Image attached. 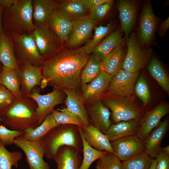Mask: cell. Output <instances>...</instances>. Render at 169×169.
<instances>
[{
    "label": "cell",
    "mask_w": 169,
    "mask_h": 169,
    "mask_svg": "<svg viewBox=\"0 0 169 169\" xmlns=\"http://www.w3.org/2000/svg\"><path fill=\"white\" fill-rule=\"evenodd\" d=\"M140 120H131L111 124L105 135L110 142L125 136L137 135Z\"/></svg>",
    "instance_id": "603a6c76"
},
{
    "label": "cell",
    "mask_w": 169,
    "mask_h": 169,
    "mask_svg": "<svg viewBox=\"0 0 169 169\" xmlns=\"http://www.w3.org/2000/svg\"><path fill=\"white\" fill-rule=\"evenodd\" d=\"M97 21L88 16L73 22L72 30L67 41L69 46L74 47L81 44L91 36Z\"/></svg>",
    "instance_id": "e0dca14e"
},
{
    "label": "cell",
    "mask_w": 169,
    "mask_h": 169,
    "mask_svg": "<svg viewBox=\"0 0 169 169\" xmlns=\"http://www.w3.org/2000/svg\"><path fill=\"white\" fill-rule=\"evenodd\" d=\"M73 22L89 16V11L79 0H65L56 4L55 9Z\"/></svg>",
    "instance_id": "484cf974"
},
{
    "label": "cell",
    "mask_w": 169,
    "mask_h": 169,
    "mask_svg": "<svg viewBox=\"0 0 169 169\" xmlns=\"http://www.w3.org/2000/svg\"><path fill=\"white\" fill-rule=\"evenodd\" d=\"M46 23L62 43L67 42L72 30L73 22L55 9L49 17Z\"/></svg>",
    "instance_id": "7402d4cb"
},
{
    "label": "cell",
    "mask_w": 169,
    "mask_h": 169,
    "mask_svg": "<svg viewBox=\"0 0 169 169\" xmlns=\"http://www.w3.org/2000/svg\"><path fill=\"white\" fill-rule=\"evenodd\" d=\"M59 125L56 122L50 113L40 125L34 128L26 129L23 131L21 136L31 141H38L41 139L52 128Z\"/></svg>",
    "instance_id": "83f0119b"
},
{
    "label": "cell",
    "mask_w": 169,
    "mask_h": 169,
    "mask_svg": "<svg viewBox=\"0 0 169 169\" xmlns=\"http://www.w3.org/2000/svg\"><path fill=\"white\" fill-rule=\"evenodd\" d=\"M156 24V19L151 4L147 3L144 6L140 20L139 34L143 44L149 42L152 38Z\"/></svg>",
    "instance_id": "44dd1931"
},
{
    "label": "cell",
    "mask_w": 169,
    "mask_h": 169,
    "mask_svg": "<svg viewBox=\"0 0 169 169\" xmlns=\"http://www.w3.org/2000/svg\"><path fill=\"white\" fill-rule=\"evenodd\" d=\"M121 27L125 37L128 36L134 27L136 19L137 8L132 1L120 0L117 3Z\"/></svg>",
    "instance_id": "cb8c5ba5"
},
{
    "label": "cell",
    "mask_w": 169,
    "mask_h": 169,
    "mask_svg": "<svg viewBox=\"0 0 169 169\" xmlns=\"http://www.w3.org/2000/svg\"><path fill=\"white\" fill-rule=\"evenodd\" d=\"M89 57V54L62 50L44 59L41 66L40 87L44 89L49 85L54 89L77 90L81 84L82 69Z\"/></svg>",
    "instance_id": "6da1fadb"
},
{
    "label": "cell",
    "mask_w": 169,
    "mask_h": 169,
    "mask_svg": "<svg viewBox=\"0 0 169 169\" xmlns=\"http://www.w3.org/2000/svg\"><path fill=\"white\" fill-rule=\"evenodd\" d=\"M153 159L145 152L122 161L121 169H149Z\"/></svg>",
    "instance_id": "74e56055"
},
{
    "label": "cell",
    "mask_w": 169,
    "mask_h": 169,
    "mask_svg": "<svg viewBox=\"0 0 169 169\" xmlns=\"http://www.w3.org/2000/svg\"><path fill=\"white\" fill-rule=\"evenodd\" d=\"M169 27V17L165 21L162 22L159 26V30L160 34L163 35L167 31Z\"/></svg>",
    "instance_id": "7dc6e473"
},
{
    "label": "cell",
    "mask_w": 169,
    "mask_h": 169,
    "mask_svg": "<svg viewBox=\"0 0 169 169\" xmlns=\"http://www.w3.org/2000/svg\"><path fill=\"white\" fill-rule=\"evenodd\" d=\"M0 85L5 86L16 97L22 95L20 79L16 70L3 66L0 72Z\"/></svg>",
    "instance_id": "4dcf8cb0"
},
{
    "label": "cell",
    "mask_w": 169,
    "mask_h": 169,
    "mask_svg": "<svg viewBox=\"0 0 169 169\" xmlns=\"http://www.w3.org/2000/svg\"><path fill=\"white\" fill-rule=\"evenodd\" d=\"M83 144V159L79 169H89L91 164L95 161L103 157L108 152L97 150L90 146L83 136L81 127L78 126Z\"/></svg>",
    "instance_id": "e575fe53"
},
{
    "label": "cell",
    "mask_w": 169,
    "mask_h": 169,
    "mask_svg": "<svg viewBox=\"0 0 169 169\" xmlns=\"http://www.w3.org/2000/svg\"><path fill=\"white\" fill-rule=\"evenodd\" d=\"M160 151L169 154V146L168 145L164 147L161 148Z\"/></svg>",
    "instance_id": "f907efd6"
},
{
    "label": "cell",
    "mask_w": 169,
    "mask_h": 169,
    "mask_svg": "<svg viewBox=\"0 0 169 169\" xmlns=\"http://www.w3.org/2000/svg\"><path fill=\"white\" fill-rule=\"evenodd\" d=\"M124 40L118 31L112 33L104 39L94 50L92 54L102 61L117 46L123 45Z\"/></svg>",
    "instance_id": "f546056e"
},
{
    "label": "cell",
    "mask_w": 169,
    "mask_h": 169,
    "mask_svg": "<svg viewBox=\"0 0 169 169\" xmlns=\"http://www.w3.org/2000/svg\"><path fill=\"white\" fill-rule=\"evenodd\" d=\"M9 20L13 30L16 32H32L36 25L33 23V1H18L9 10Z\"/></svg>",
    "instance_id": "277c9868"
},
{
    "label": "cell",
    "mask_w": 169,
    "mask_h": 169,
    "mask_svg": "<svg viewBox=\"0 0 169 169\" xmlns=\"http://www.w3.org/2000/svg\"><path fill=\"white\" fill-rule=\"evenodd\" d=\"M2 31L1 26V11L0 10V34Z\"/></svg>",
    "instance_id": "816d5d0a"
},
{
    "label": "cell",
    "mask_w": 169,
    "mask_h": 169,
    "mask_svg": "<svg viewBox=\"0 0 169 169\" xmlns=\"http://www.w3.org/2000/svg\"><path fill=\"white\" fill-rule=\"evenodd\" d=\"M113 26L109 23L106 26H95V33L92 39L84 46L77 49L70 50L74 53H83L87 54L92 53L94 50L110 32Z\"/></svg>",
    "instance_id": "f1b7e54d"
},
{
    "label": "cell",
    "mask_w": 169,
    "mask_h": 169,
    "mask_svg": "<svg viewBox=\"0 0 169 169\" xmlns=\"http://www.w3.org/2000/svg\"><path fill=\"white\" fill-rule=\"evenodd\" d=\"M157 160L156 158H154L152 162L149 169H156Z\"/></svg>",
    "instance_id": "681fc988"
},
{
    "label": "cell",
    "mask_w": 169,
    "mask_h": 169,
    "mask_svg": "<svg viewBox=\"0 0 169 169\" xmlns=\"http://www.w3.org/2000/svg\"><path fill=\"white\" fill-rule=\"evenodd\" d=\"M122 162L112 153H107L97 160L96 169H121Z\"/></svg>",
    "instance_id": "f35d334b"
},
{
    "label": "cell",
    "mask_w": 169,
    "mask_h": 169,
    "mask_svg": "<svg viewBox=\"0 0 169 169\" xmlns=\"http://www.w3.org/2000/svg\"><path fill=\"white\" fill-rule=\"evenodd\" d=\"M89 10L91 8L105 3L112 2L110 0H79Z\"/></svg>",
    "instance_id": "bcb514c9"
},
{
    "label": "cell",
    "mask_w": 169,
    "mask_h": 169,
    "mask_svg": "<svg viewBox=\"0 0 169 169\" xmlns=\"http://www.w3.org/2000/svg\"><path fill=\"white\" fill-rule=\"evenodd\" d=\"M123 54V45L115 48L102 60V70L112 76L115 75L122 69Z\"/></svg>",
    "instance_id": "4316f807"
},
{
    "label": "cell",
    "mask_w": 169,
    "mask_h": 169,
    "mask_svg": "<svg viewBox=\"0 0 169 169\" xmlns=\"http://www.w3.org/2000/svg\"><path fill=\"white\" fill-rule=\"evenodd\" d=\"M61 90L66 95L65 104L67 109L81 121L85 125H90L82 95L77 90L63 89Z\"/></svg>",
    "instance_id": "d6986e66"
},
{
    "label": "cell",
    "mask_w": 169,
    "mask_h": 169,
    "mask_svg": "<svg viewBox=\"0 0 169 169\" xmlns=\"http://www.w3.org/2000/svg\"><path fill=\"white\" fill-rule=\"evenodd\" d=\"M17 0H0V4L3 6L9 8H11Z\"/></svg>",
    "instance_id": "c3c4849f"
},
{
    "label": "cell",
    "mask_w": 169,
    "mask_h": 169,
    "mask_svg": "<svg viewBox=\"0 0 169 169\" xmlns=\"http://www.w3.org/2000/svg\"><path fill=\"white\" fill-rule=\"evenodd\" d=\"M110 143L115 154L122 162L145 152L144 141L137 135L123 137Z\"/></svg>",
    "instance_id": "30bf717a"
},
{
    "label": "cell",
    "mask_w": 169,
    "mask_h": 169,
    "mask_svg": "<svg viewBox=\"0 0 169 169\" xmlns=\"http://www.w3.org/2000/svg\"><path fill=\"white\" fill-rule=\"evenodd\" d=\"M104 105L111 111V118L115 123L133 119H140L141 111L132 102L125 98L108 97Z\"/></svg>",
    "instance_id": "52a82bcc"
},
{
    "label": "cell",
    "mask_w": 169,
    "mask_h": 169,
    "mask_svg": "<svg viewBox=\"0 0 169 169\" xmlns=\"http://www.w3.org/2000/svg\"><path fill=\"white\" fill-rule=\"evenodd\" d=\"M31 34L44 59L62 50V43L47 23L36 25Z\"/></svg>",
    "instance_id": "5b68a950"
},
{
    "label": "cell",
    "mask_w": 169,
    "mask_h": 169,
    "mask_svg": "<svg viewBox=\"0 0 169 169\" xmlns=\"http://www.w3.org/2000/svg\"><path fill=\"white\" fill-rule=\"evenodd\" d=\"M23 133V131L9 129L2 125H0V140L5 146L13 144L15 139Z\"/></svg>",
    "instance_id": "b9f144b4"
},
{
    "label": "cell",
    "mask_w": 169,
    "mask_h": 169,
    "mask_svg": "<svg viewBox=\"0 0 169 169\" xmlns=\"http://www.w3.org/2000/svg\"><path fill=\"white\" fill-rule=\"evenodd\" d=\"M81 153L72 146L60 147L53 159L56 163V169H79L82 161Z\"/></svg>",
    "instance_id": "ac0fdd59"
},
{
    "label": "cell",
    "mask_w": 169,
    "mask_h": 169,
    "mask_svg": "<svg viewBox=\"0 0 169 169\" xmlns=\"http://www.w3.org/2000/svg\"><path fill=\"white\" fill-rule=\"evenodd\" d=\"M16 97L3 85H0V112L14 100Z\"/></svg>",
    "instance_id": "ee69618b"
},
{
    "label": "cell",
    "mask_w": 169,
    "mask_h": 169,
    "mask_svg": "<svg viewBox=\"0 0 169 169\" xmlns=\"http://www.w3.org/2000/svg\"><path fill=\"white\" fill-rule=\"evenodd\" d=\"M139 74V72H130L122 69L112 77L108 89L114 95L125 98L134 92Z\"/></svg>",
    "instance_id": "7c38bea8"
},
{
    "label": "cell",
    "mask_w": 169,
    "mask_h": 169,
    "mask_svg": "<svg viewBox=\"0 0 169 169\" xmlns=\"http://www.w3.org/2000/svg\"><path fill=\"white\" fill-rule=\"evenodd\" d=\"M91 103L90 106L86 108L90 125L105 135L111 124V113L100 99Z\"/></svg>",
    "instance_id": "5bb4252c"
},
{
    "label": "cell",
    "mask_w": 169,
    "mask_h": 169,
    "mask_svg": "<svg viewBox=\"0 0 169 169\" xmlns=\"http://www.w3.org/2000/svg\"><path fill=\"white\" fill-rule=\"evenodd\" d=\"M64 94L61 90L54 89L51 92L42 95L38 90L33 88L30 94L25 96L33 100L37 104L36 113L38 126L42 123L55 106L62 103Z\"/></svg>",
    "instance_id": "9c48e42d"
},
{
    "label": "cell",
    "mask_w": 169,
    "mask_h": 169,
    "mask_svg": "<svg viewBox=\"0 0 169 169\" xmlns=\"http://www.w3.org/2000/svg\"><path fill=\"white\" fill-rule=\"evenodd\" d=\"M18 63H30L40 67L44 60L31 34H20L15 38Z\"/></svg>",
    "instance_id": "ba28073f"
},
{
    "label": "cell",
    "mask_w": 169,
    "mask_h": 169,
    "mask_svg": "<svg viewBox=\"0 0 169 169\" xmlns=\"http://www.w3.org/2000/svg\"><path fill=\"white\" fill-rule=\"evenodd\" d=\"M23 158L22 153L18 151H8L0 140V169H12L18 167V162Z\"/></svg>",
    "instance_id": "8d00e7d4"
},
{
    "label": "cell",
    "mask_w": 169,
    "mask_h": 169,
    "mask_svg": "<svg viewBox=\"0 0 169 169\" xmlns=\"http://www.w3.org/2000/svg\"><path fill=\"white\" fill-rule=\"evenodd\" d=\"M112 2L107 3L95 6L89 10V16L97 21L103 18L110 9Z\"/></svg>",
    "instance_id": "7bdbcfd3"
},
{
    "label": "cell",
    "mask_w": 169,
    "mask_h": 169,
    "mask_svg": "<svg viewBox=\"0 0 169 169\" xmlns=\"http://www.w3.org/2000/svg\"><path fill=\"white\" fill-rule=\"evenodd\" d=\"M45 156L48 159H53L61 146L74 147L80 152L83 144L78 126L72 124H62L51 129L42 139Z\"/></svg>",
    "instance_id": "3957f363"
},
{
    "label": "cell",
    "mask_w": 169,
    "mask_h": 169,
    "mask_svg": "<svg viewBox=\"0 0 169 169\" xmlns=\"http://www.w3.org/2000/svg\"><path fill=\"white\" fill-rule=\"evenodd\" d=\"M56 4L50 0H35L33 2V18L37 25L47 23L48 19L55 9Z\"/></svg>",
    "instance_id": "d6a6232c"
},
{
    "label": "cell",
    "mask_w": 169,
    "mask_h": 169,
    "mask_svg": "<svg viewBox=\"0 0 169 169\" xmlns=\"http://www.w3.org/2000/svg\"><path fill=\"white\" fill-rule=\"evenodd\" d=\"M127 51L124 59L122 69L132 73L139 72L145 65L149 53L142 49L134 33H132L127 43Z\"/></svg>",
    "instance_id": "8fae6325"
},
{
    "label": "cell",
    "mask_w": 169,
    "mask_h": 169,
    "mask_svg": "<svg viewBox=\"0 0 169 169\" xmlns=\"http://www.w3.org/2000/svg\"><path fill=\"white\" fill-rule=\"evenodd\" d=\"M102 61L92 54L80 75L82 87L97 77L102 71Z\"/></svg>",
    "instance_id": "d590c367"
},
{
    "label": "cell",
    "mask_w": 169,
    "mask_h": 169,
    "mask_svg": "<svg viewBox=\"0 0 169 169\" xmlns=\"http://www.w3.org/2000/svg\"><path fill=\"white\" fill-rule=\"evenodd\" d=\"M156 158V169H169V154L160 151Z\"/></svg>",
    "instance_id": "f6af8a7d"
},
{
    "label": "cell",
    "mask_w": 169,
    "mask_h": 169,
    "mask_svg": "<svg viewBox=\"0 0 169 169\" xmlns=\"http://www.w3.org/2000/svg\"><path fill=\"white\" fill-rule=\"evenodd\" d=\"M150 75L166 92H169V78L165 69L159 61L152 57L147 67Z\"/></svg>",
    "instance_id": "836d02e7"
},
{
    "label": "cell",
    "mask_w": 169,
    "mask_h": 169,
    "mask_svg": "<svg viewBox=\"0 0 169 169\" xmlns=\"http://www.w3.org/2000/svg\"><path fill=\"white\" fill-rule=\"evenodd\" d=\"M0 62L4 67L17 70L18 63L13 46L5 34L0 36Z\"/></svg>",
    "instance_id": "1f68e13d"
},
{
    "label": "cell",
    "mask_w": 169,
    "mask_h": 169,
    "mask_svg": "<svg viewBox=\"0 0 169 169\" xmlns=\"http://www.w3.org/2000/svg\"><path fill=\"white\" fill-rule=\"evenodd\" d=\"M56 122L59 124H72L82 127L84 125L79 119L53 109L51 112Z\"/></svg>",
    "instance_id": "60d3db41"
},
{
    "label": "cell",
    "mask_w": 169,
    "mask_h": 169,
    "mask_svg": "<svg viewBox=\"0 0 169 169\" xmlns=\"http://www.w3.org/2000/svg\"><path fill=\"white\" fill-rule=\"evenodd\" d=\"M37 104L32 99L22 95L16 97L14 101L0 112L2 125L13 131H23L38 126L36 113Z\"/></svg>",
    "instance_id": "7a4b0ae2"
},
{
    "label": "cell",
    "mask_w": 169,
    "mask_h": 169,
    "mask_svg": "<svg viewBox=\"0 0 169 169\" xmlns=\"http://www.w3.org/2000/svg\"><path fill=\"white\" fill-rule=\"evenodd\" d=\"M168 128L169 120L166 118L150 132L144 141L145 152L152 158H156L160 151L162 140Z\"/></svg>",
    "instance_id": "ffe728a7"
},
{
    "label": "cell",
    "mask_w": 169,
    "mask_h": 169,
    "mask_svg": "<svg viewBox=\"0 0 169 169\" xmlns=\"http://www.w3.org/2000/svg\"><path fill=\"white\" fill-rule=\"evenodd\" d=\"M112 77L102 70L97 77L82 87L81 95L84 103H91L100 99L108 89Z\"/></svg>",
    "instance_id": "9a60e30c"
},
{
    "label": "cell",
    "mask_w": 169,
    "mask_h": 169,
    "mask_svg": "<svg viewBox=\"0 0 169 169\" xmlns=\"http://www.w3.org/2000/svg\"><path fill=\"white\" fill-rule=\"evenodd\" d=\"M168 105L161 104L147 112L140 120V128L137 135L144 141L150 132L160 123L161 119L169 113Z\"/></svg>",
    "instance_id": "2e32d148"
},
{
    "label": "cell",
    "mask_w": 169,
    "mask_h": 169,
    "mask_svg": "<svg viewBox=\"0 0 169 169\" xmlns=\"http://www.w3.org/2000/svg\"><path fill=\"white\" fill-rule=\"evenodd\" d=\"M81 128L84 139L90 146L98 151L115 154L110 142L98 129L91 125H84Z\"/></svg>",
    "instance_id": "d4e9b609"
},
{
    "label": "cell",
    "mask_w": 169,
    "mask_h": 169,
    "mask_svg": "<svg viewBox=\"0 0 169 169\" xmlns=\"http://www.w3.org/2000/svg\"><path fill=\"white\" fill-rule=\"evenodd\" d=\"M134 90L136 95L144 104H147L149 103L150 92L146 81L143 76H140L136 81Z\"/></svg>",
    "instance_id": "ab89813d"
},
{
    "label": "cell",
    "mask_w": 169,
    "mask_h": 169,
    "mask_svg": "<svg viewBox=\"0 0 169 169\" xmlns=\"http://www.w3.org/2000/svg\"><path fill=\"white\" fill-rule=\"evenodd\" d=\"M13 144L24 152L29 169H50L43 159L45 155L41 139L31 141L20 136L15 139Z\"/></svg>",
    "instance_id": "8992f818"
},
{
    "label": "cell",
    "mask_w": 169,
    "mask_h": 169,
    "mask_svg": "<svg viewBox=\"0 0 169 169\" xmlns=\"http://www.w3.org/2000/svg\"><path fill=\"white\" fill-rule=\"evenodd\" d=\"M21 81L22 95L26 96L30 94L36 86H40L42 79L40 67L30 63H18L17 70Z\"/></svg>",
    "instance_id": "4fadbf2b"
}]
</instances>
